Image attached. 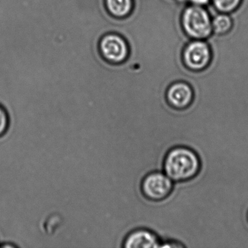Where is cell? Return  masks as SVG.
<instances>
[{
	"mask_svg": "<svg viewBox=\"0 0 248 248\" xmlns=\"http://www.w3.org/2000/svg\"><path fill=\"white\" fill-rule=\"evenodd\" d=\"M233 27V20L228 14H220L212 18L213 34L217 36H223L230 32Z\"/></svg>",
	"mask_w": 248,
	"mask_h": 248,
	"instance_id": "9c48e42d",
	"label": "cell"
},
{
	"mask_svg": "<svg viewBox=\"0 0 248 248\" xmlns=\"http://www.w3.org/2000/svg\"><path fill=\"white\" fill-rule=\"evenodd\" d=\"M140 188L145 199L159 202L172 194L174 182L162 171H152L142 178Z\"/></svg>",
	"mask_w": 248,
	"mask_h": 248,
	"instance_id": "3957f363",
	"label": "cell"
},
{
	"mask_svg": "<svg viewBox=\"0 0 248 248\" xmlns=\"http://www.w3.org/2000/svg\"><path fill=\"white\" fill-rule=\"evenodd\" d=\"M246 219H247V221H248V212H247V213H246Z\"/></svg>",
	"mask_w": 248,
	"mask_h": 248,
	"instance_id": "4fadbf2b",
	"label": "cell"
},
{
	"mask_svg": "<svg viewBox=\"0 0 248 248\" xmlns=\"http://www.w3.org/2000/svg\"><path fill=\"white\" fill-rule=\"evenodd\" d=\"M178 2L182 3L189 4V5H198V6H205L211 0H178Z\"/></svg>",
	"mask_w": 248,
	"mask_h": 248,
	"instance_id": "7c38bea8",
	"label": "cell"
},
{
	"mask_svg": "<svg viewBox=\"0 0 248 248\" xmlns=\"http://www.w3.org/2000/svg\"><path fill=\"white\" fill-rule=\"evenodd\" d=\"M213 6L218 12L231 14L238 9L242 0H211Z\"/></svg>",
	"mask_w": 248,
	"mask_h": 248,
	"instance_id": "30bf717a",
	"label": "cell"
},
{
	"mask_svg": "<svg viewBox=\"0 0 248 248\" xmlns=\"http://www.w3.org/2000/svg\"><path fill=\"white\" fill-rule=\"evenodd\" d=\"M99 47L103 57L111 63H122L128 56L127 42L122 36L114 33L101 37Z\"/></svg>",
	"mask_w": 248,
	"mask_h": 248,
	"instance_id": "5b68a950",
	"label": "cell"
},
{
	"mask_svg": "<svg viewBox=\"0 0 248 248\" xmlns=\"http://www.w3.org/2000/svg\"><path fill=\"white\" fill-rule=\"evenodd\" d=\"M10 116L8 111H7L5 107H4L2 104H0V138L5 136L7 132L9 130Z\"/></svg>",
	"mask_w": 248,
	"mask_h": 248,
	"instance_id": "8fae6325",
	"label": "cell"
},
{
	"mask_svg": "<svg viewBox=\"0 0 248 248\" xmlns=\"http://www.w3.org/2000/svg\"><path fill=\"white\" fill-rule=\"evenodd\" d=\"M165 100L172 109L184 111L190 108L194 102V90L187 82L183 81L173 82L165 92Z\"/></svg>",
	"mask_w": 248,
	"mask_h": 248,
	"instance_id": "8992f818",
	"label": "cell"
},
{
	"mask_svg": "<svg viewBox=\"0 0 248 248\" xmlns=\"http://www.w3.org/2000/svg\"><path fill=\"white\" fill-rule=\"evenodd\" d=\"M107 11L113 16L123 18L131 14L133 0H105Z\"/></svg>",
	"mask_w": 248,
	"mask_h": 248,
	"instance_id": "ba28073f",
	"label": "cell"
},
{
	"mask_svg": "<svg viewBox=\"0 0 248 248\" xmlns=\"http://www.w3.org/2000/svg\"><path fill=\"white\" fill-rule=\"evenodd\" d=\"M184 33L191 40H206L213 34L212 18L204 6L188 5L181 15Z\"/></svg>",
	"mask_w": 248,
	"mask_h": 248,
	"instance_id": "7a4b0ae2",
	"label": "cell"
},
{
	"mask_svg": "<svg viewBox=\"0 0 248 248\" xmlns=\"http://www.w3.org/2000/svg\"><path fill=\"white\" fill-rule=\"evenodd\" d=\"M159 235L151 229L139 228L129 232L123 242L124 248H160Z\"/></svg>",
	"mask_w": 248,
	"mask_h": 248,
	"instance_id": "52a82bcc",
	"label": "cell"
},
{
	"mask_svg": "<svg viewBox=\"0 0 248 248\" xmlns=\"http://www.w3.org/2000/svg\"><path fill=\"white\" fill-rule=\"evenodd\" d=\"M212 57L211 48L203 40H192L185 46L182 53L184 66L194 72L207 69L211 63Z\"/></svg>",
	"mask_w": 248,
	"mask_h": 248,
	"instance_id": "277c9868",
	"label": "cell"
},
{
	"mask_svg": "<svg viewBox=\"0 0 248 248\" xmlns=\"http://www.w3.org/2000/svg\"><path fill=\"white\" fill-rule=\"evenodd\" d=\"M162 168L174 183L182 184L197 177L202 170V161L195 150L181 145L166 152L162 159Z\"/></svg>",
	"mask_w": 248,
	"mask_h": 248,
	"instance_id": "6da1fadb",
	"label": "cell"
}]
</instances>
